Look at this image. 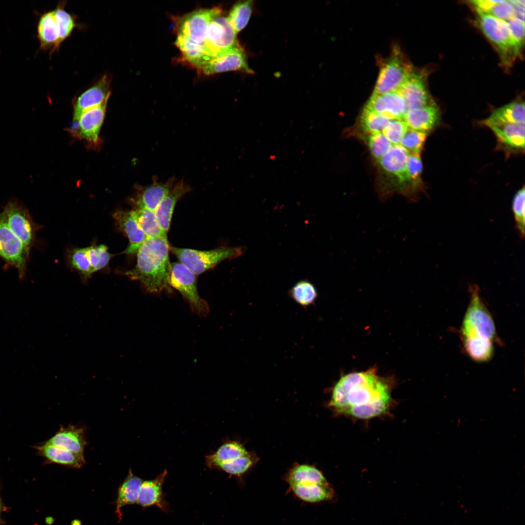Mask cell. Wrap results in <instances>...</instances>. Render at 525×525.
Returning <instances> with one entry per match:
<instances>
[{"label": "cell", "instance_id": "obj_29", "mask_svg": "<svg viewBox=\"0 0 525 525\" xmlns=\"http://www.w3.org/2000/svg\"><path fill=\"white\" fill-rule=\"evenodd\" d=\"M175 45L180 51L184 60L198 68L212 59L203 42L195 43L177 35Z\"/></svg>", "mask_w": 525, "mask_h": 525}, {"label": "cell", "instance_id": "obj_47", "mask_svg": "<svg viewBox=\"0 0 525 525\" xmlns=\"http://www.w3.org/2000/svg\"><path fill=\"white\" fill-rule=\"evenodd\" d=\"M407 168L410 180L417 181L420 179L422 172V164L419 155H410Z\"/></svg>", "mask_w": 525, "mask_h": 525}, {"label": "cell", "instance_id": "obj_21", "mask_svg": "<svg viewBox=\"0 0 525 525\" xmlns=\"http://www.w3.org/2000/svg\"><path fill=\"white\" fill-rule=\"evenodd\" d=\"M440 112L435 103L406 111L403 121L409 128L427 133L438 123Z\"/></svg>", "mask_w": 525, "mask_h": 525}, {"label": "cell", "instance_id": "obj_9", "mask_svg": "<svg viewBox=\"0 0 525 525\" xmlns=\"http://www.w3.org/2000/svg\"><path fill=\"white\" fill-rule=\"evenodd\" d=\"M1 212L11 231L31 250L35 242L37 228L26 206L17 198L12 197Z\"/></svg>", "mask_w": 525, "mask_h": 525}, {"label": "cell", "instance_id": "obj_27", "mask_svg": "<svg viewBox=\"0 0 525 525\" xmlns=\"http://www.w3.org/2000/svg\"><path fill=\"white\" fill-rule=\"evenodd\" d=\"M140 478L133 474L131 470L124 480L120 484L115 501V513L121 521V509L124 506L137 504L139 490L142 483Z\"/></svg>", "mask_w": 525, "mask_h": 525}, {"label": "cell", "instance_id": "obj_22", "mask_svg": "<svg viewBox=\"0 0 525 525\" xmlns=\"http://www.w3.org/2000/svg\"><path fill=\"white\" fill-rule=\"evenodd\" d=\"M165 470L156 478L142 482L137 504L143 508L156 506L162 510L168 509L167 503L163 497L162 485L167 475Z\"/></svg>", "mask_w": 525, "mask_h": 525}, {"label": "cell", "instance_id": "obj_36", "mask_svg": "<svg viewBox=\"0 0 525 525\" xmlns=\"http://www.w3.org/2000/svg\"><path fill=\"white\" fill-rule=\"evenodd\" d=\"M289 297L301 307L306 308L314 304L318 297L314 284L307 279L297 281L288 291Z\"/></svg>", "mask_w": 525, "mask_h": 525}, {"label": "cell", "instance_id": "obj_43", "mask_svg": "<svg viewBox=\"0 0 525 525\" xmlns=\"http://www.w3.org/2000/svg\"><path fill=\"white\" fill-rule=\"evenodd\" d=\"M368 145L372 155L378 160L393 145L382 132L369 134Z\"/></svg>", "mask_w": 525, "mask_h": 525}, {"label": "cell", "instance_id": "obj_12", "mask_svg": "<svg viewBox=\"0 0 525 525\" xmlns=\"http://www.w3.org/2000/svg\"><path fill=\"white\" fill-rule=\"evenodd\" d=\"M237 34L227 17L221 15L210 23L203 43L212 60L222 52L239 44Z\"/></svg>", "mask_w": 525, "mask_h": 525}, {"label": "cell", "instance_id": "obj_38", "mask_svg": "<svg viewBox=\"0 0 525 525\" xmlns=\"http://www.w3.org/2000/svg\"><path fill=\"white\" fill-rule=\"evenodd\" d=\"M391 120L392 119L385 115L365 107L363 109L360 117L362 128L368 134L382 132Z\"/></svg>", "mask_w": 525, "mask_h": 525}, {"label": "cell", "instance_id": "obj_3", "mask_svg": "<svg viewBox=\"0 0 525 525\" xmlns=\"http://www.w3.org/2000/svg\"><path fill=\"white\" fill-rule=\"evenodd\" d=\"M286 480L296 496L306 502L328 500L333 495L322 473L311 465L295 466L288 472Z\"/></svg>", "mask_w": 525, "mask_h": 525}, {"label": "cell", "instance_id": "obj_8", "mask_svg": "<svg viewBox=\"0 0 525 525\" xmlns=\"http://www.w3.org/2000/svg\"><path fill=\"white\" fill-rule=\"evenodd\" d=\"M413 69L400 50L395 47L381 67L373 93L398 90Z\"/></svg>", "mask_w": 525, "mask_h": 525}, {"label": "cell", "instance_id": "obj_33", "mask_svg": "<svg viewBox=\"0 0 525 525\" xmlns=\"http://www.w3.org/2000/svg\"><path fill=\"white\" fill-rule=\"evenodd\" d=\"M245 447L237 441L226 443L212 455L208 456L207 461L210 467H216L218 465L233 461L247 455Z\"/></svg>", "mask_w": 525, "mask_h": 525}, {"label": "cell", "instance_id": "obj_39", "mask_svg": "<svg viewBox=\"0 0 525 525\" xmlns=\"http://www.w3.org/2000/svg\"><path fill=\"white\" fill-rule=\"evenodd\" d=\"M256 460V456L249 452L245 456L231 461L220 464L216 467L229 474L240 476L247 472Z\"/></svg>", "mask_w": 525, "mask_h": 525}, {"label": "cell", "instance_id": "obj_34", "mask_svg": "<svg viewBox=\"0 0 525 525\" xmlns=\"http://www.w3.org/2000/svg\"><path fill=\"white\" fill-rule=\"evenodd\" d=\"M468 355L477 362L489 361L494 353V342L487 340L469 338L461 339Z\"/></svg>", "mask_w": 525, "mask_h": 525}, {"label": "cell", "instance_id": "obj_50", "mask_svg": "<svg viewBox=\"0 0 525 525\" xmlns=\"http://www.w3.org/2000/svg\"><path fill=\"white\" fill-rule=\"evenodd\" d=\"M2 509H3V508H2V503H1V499H0V524L2 522V521L1 518V511L2 510Z\"/></svg>", "mask_w": 525, "mask_h": 525}, {"label": "cell", "instance_id": "obj_46", "mask_svg": "<svg viewBox=\"0 0 525 525\" xmlns=\"http://www.w3.org/2000/svg\"><path fill=\"white\" fill-rule=\"evenodd\" d=\"M507 22L512 37L519 49L522 51L525 40V21L513 17Z\"/></svg>", "mask_w": 525, "mask_h": 525}, {"label": "cell", "instance_id": "obj_4", "mask_svg": "<svg viewBox=\"0 0 525 525\" xmlns=\"http://www.w3.org/2000/svg\"><path fill=\"white\" fill-rule=\"evenodd\" d=\"M469 304L460 330L461 339L475 338L499 342L493 318L481 298L479 288H470Z\"/></svg>", "mask_w": 525, "mask_h": 525}, {"label": "cell", "instance_id": "obj_13", "mask_svg": "<svg viewBox=\"0 0 525 525\" xmlns=\"http://www.w3.org/2000/svg\"><path fill=\"white\" fill-rule=\"evenodd\" d=\"M111 76L104 74L92 85L75 97L73 101V121L77 122L87 111L108 100L111 95Z\"/></svg>", "mask_w": 525, "mask_h": 525}, {"label": "cell", "instance_id": "obj_7", "mask_svg": "<svg viewBox=\"0 0 525 525\" xmlns=\"http://www.w3.org/2000/svg\"><path fill=\"white\" fill-rule=\"evenodd\" d=\"M169 284L181 293L195 314L201 316L208 315L209 306L199 295L196 275L180 262L171 264Z\"/></svg>", "mask_w": 525, "mask_h": 525}, {"label": "cell", "instance_id": "obj_40", "mask_svg": "<svg viewBox=\"0 0 525 525\" xmlns=\"http://www.w3.org/2000/svg\"><path fill=\"white\" fill-rule=\"evenodd\" d=\"M427 133L408 128L400 145L410 155H420Z\"/></svg>", "mask_w": 525, "mask_h": 525}, {"label": "cell", "instance_id": "obj_6", "mask_svg": "<svg viewBox=\"0 0 525 525\" xmlns=\"http://www.w3.org/2000/svg\"><path fill=\"white\" fill-rule=\"evenodd\" d=\"M476 11L482 31L497 51L502 63L509 66L521 51L512 36L507 22Z\"/></svg>", "mask_w": 525, "mask_h": 525}, {"label": "cell", "instance_id": "obj_26", "mask_svg": "<svg viewBox=\"0 0 525 525\" xmlns=\"http://www.w3.org/2000/svg\"><path fill=\"white\" fill-rule=\"evenodd\" d=\"M39 454L50 463L70 468L79 469L85 463L83 455L76 454L63 448L45 443L36 447Z\"/></svg>", "mask_w": 525, "mask_h": 525}, {"label": "cell", "instance_id": "obj_37", "mask_svg": "<svg viewBox=\"0 0 525 525\" xmlns=\"http://www.w3.org/2000/svg\"><path fill=\"white\" fill-rule=\"evenodd\" d=\"M253 1H240L235 3L227 17L237 34L248 23L252 11Z\"/></svg>", "mask_w": 525, "mask_h": 525}, {"label": "cell", "instance_id": "obj_35", "mask_svg": "<svg viewBox=\"0 0 525 525\" xmlns=\"http://www.w3.org/2000/svg\"><path fill=\"white\" fill-rule=\"evenodd\" d=\"M66 4V1H60L54 9L58 30L60 47L62 43L71 35L75 28L82 27L81 25L77 22L76 17L65 10Z\"/></svg>", "mask_w": 525, "mask_h": 525}, {"label": "cell", "instance_id": "obj_25", "mask_svg": "<svg viewBox=\"0 0 525 525\" xmlns=\"http://www.w3.org/2000/svg\"><path fill=\"white\" fill-rule=\"evenodd\" d=\"M46 443L80 455H83L86 445L83 429L72 425L62 427Z\"/></svg>", "mask_w": 525, "mask_h": 525}, {"label": "cell", "instance_id": "obj_18", "mask_svg": "<svg viewBox=\"0 0 525 525\" xmlns=\"http://www.w3.org/2000/svg\"><path fill=\"white\" fill-rule=\"evenodd\" d=\"M108 101L87 111L81 115L77 122L78 124L75 131L78 137L90 143H96L98 141Z\"/></svg>", "mask_w": 525, "mask_h": 525}, {"label": "cell", "instance_id": "obj_11", "mask_svg": "<svg viewBox=\"0 0 525 525\" xmlns=\"http://www.w3.org/2000/svg\"><path fill=\"white\" fill-rule=\"evenodd\" d=\"M222 13L220 8L200 9L177 19V35L197 43H203L210 22Z\"/></svg>", "mask_w": 525, "mask_h": 525}, {"label": "cell", "instance_id": "obj_45", "mask_svg": "<svg viewBox=\"0 0 525 525\" xmlns=\"http://www.w3.org/2000/svg\"><path fill=\"white\" fill-rule=\"evenodd\" d=\"M70 263L74 268L86 276H89L92 273L87 247L74 249L70 256Z\"/></svg>", "mask_w": 525, "mask_h": 525}, {"label": "cell", "instance_id": "obj_14", "mask_svg": "<svg viewBox=\"0 0 525 525\" xmlns=\"http://www.w3.org/2000/svg\"><path fill=\"white\" fill-rule=\"evenodd\" d=\"M199 69L206 75L235 70L253 72L247 64L245 51L239 44L220 53Z\"/></svg>", "mask_w": 525, "mask_h": 525}, {"label": "cell", "instance_id": "obj_41", "mask_svg": "<svg viewBox=\"0 0 525 525\" xmlns=\"http://www.w3.org/2000/svg\"><path fill=\"white\" fill-rule=\"evenodd\" d=\"M87 248L92 273L105 267L112 256L108 252L107 246L104 245H92Z\"/></svg>", "mask_w": 525, "mask_h": 525}, {"label": "cell", "instance_id": "obj_49", "mask_svg": "<svg viewBox=\"0 0 525 525\" xmlns=\"http://www.w3.org/2000/svg\"><path fill=\"white\" fill-rule=\"evenodd\" d=\"M82 523L81 521L79 520H74L72 521L71 525H81Z\"/></svg>", "mask_w": 525, "mask_h": 525}, {"label": "cell", "instance_id": "obj_28", "mask_svg": "<svg viewBox=\"0 0 525 525\" xmlns=\"http://www.w3.org/2000/svg\"><path fill=\"white\" fill-rule=\"evenodd\" d=\"M505 123H525L524 102H512L498 108L484 121L487 126Z\"/></svg>", "mask_w": 525, "mask_h": 525}, {"label": "cell", "instance_id": "obj_16", "mask_svg": "<svg viewBox=\"0 0 525 525\" xmlns=\"http://www.w3.org/2000/svg\"><path fill=\"white\" fill-rule=\"evenodd\" d=\"M365 107L385 115L392 120H403L407 107L398 90L382 94L373 93Z\"/></svg>", "mask_w": 525, "mask_h": 525}, {"label": "cell", "instance_id": "obj_20", "mask_svg": "<svg viewBox=\"0 0 525 525\" xmlns=\"http://www.w3.org/2000/svg\"><path fill=\"white\" fill-rule=\"evenodd\" d=\"M410 154L401 145H393L379 162L382 168L402 183L410 181L407 164Z\"/></svg>", "mask_w": 525, "mask_h": 525}, {"label": "cell", "instance_id": "obj_32", "mask_svg": "<svg viewBox=\"0 0 525 525\" xmlns=\"http://www.w3.org/2000/svg\"><path fill=\"white\" fill-rule=\"evenodd\" d=\"M138 223L148 238H167V233L161 228L154 211L142 207L134 210Z\"/></svg>", "mask_w": 525, "mask_h": 525}, {"label": "cell", "instance_id": "obj_2", "mask_svg": "<svg viewBox=\"0 0 525 525\" xmlns=\"http://www.w3.org/2000/svg\"><path fill=\"white\" fill-rule=\"evenodd\" d=\"M169 250L167 238H147L137 253L135 267L125 274L132 280H139L150 293L171 292Z\"/></svg>", "mask_w": 525, "mask_h": 525}, {"label": "cell", "instance_id": "obj_48", "mask_svg": "<svg viewBox=\"0 0 525 525\" xmlns=\"http://www.w3.org/2000/svg\"><path fill=\"white\" fill-rule=\"evenodd\" d=\"M513 6L514 17L525 21V4L524 0H509Z\"/></svg>", "mask_w": 525, "mask_h": 525}, {"label": "cell", "instance_id": "obj_10", "mask_svg": "<svg viewBox=\"0 0 525 525\" xmlns=\"http://www.w3.org/2000/svg\"><path fill=\"white\" fill-rule=\"evenodd\" d=\"M31 250L11 231L0 212V258L17 269L19 278L26 276Z\"/></svg>", "mask_w": 525, "mask_h": 525}, {"label": "cell", "instance_id": "obj_42", "mask_svg": "<svg viewBox=\"0 0 525 525\" xmlns=\"http://www.w3.org/2000/svg\"><path fill=\"white\" fill-rule=\"evenodd\" d=\"M525 188L518 190L515 194L512 203V209L516 228L520 237L525 235Z\"/></svg>", "mask_w": 525, "mask_h": 525}, {"label": "cell", "instance_id": "obj_5", "mask_svg": "<svg viewBox=\"0 0 525 525\" xmlns=\"http://www.w3.org/2000/svg\"><path fill=\"white\" fill-rule=\"evenodd\" d=\"M169 249L180 263L197 275L215 267L225 260H231L242 256L246 248L244 246H222L211 250H200L169 245Z\"/></svg>", "mask_w": 525, "mask_h": 525}, {"label": "cell", "instance_id": "obj_31", "mask_svg": "<svg viewBox=\"0 0 525 525\" xmlns=\"http://www.w3.org/2000/svg\"><path fill=\"white\" fill-rule=\"evenodd\" d=\"M470 2L476 10L504 21L514 17V7L509 0H477Z\"/></svg>", "mask_w": 525, "mask_h": 525}, {"label": "cell", "instance_id": "obj_15", "mask_svg": "<svg viewBox=\"0 0 525 525\" xmlns=\"http://www.w3.org/2000/svg\"><path fill=\"white\" fill-rule=\"evenodd\" d=\"M398 91L404 100L407 111L434 103L428 91L425 73L422 71L413 69Z\"/></svg>", "mask_w": 525, "mask_h": 525}, {"label": "cell", "instance_id": "obj_17", "mask_svg": "<svg viewBox=\"0 0 525 525\" xmlns=\"http://www.w3.org/2000/svg\"><path fill=\"white\" fill-rule=\"evenodd\" d=\"M113 217L129 239V245L124 253H137L148 238L140 226L134 210H117L114 213Z\"/></svg>", "mask_w": 525, "mask_h": 525}, {"label": "cell", "instance_id": "obj_19", "mask_svg": "<svg viewBox=\"0 0 525 525\" xmlns=\"http://www.w3.org/2000/svg\"><path fill=\"white\" fill-rule=\"evenodd\" d=\"M191 190L190 186L184 181L176 182L169 193L159 204L155 212L158 223L167 233L175 206L179 200Z\"/></svg>", "mask_w": 525, "mask_h": 525}, {"label": "cell", "instance_id": "obj_30", "mask_svg": "<svg viewBox=\"0 0 525 525\" xmlns=\"http://www.w3.org/2000/svg\"><path fill=\"white\" fill-rule=\"evenodd\" d=\"M501 142L513 148L525 147V123H505L488 126Z\"/></svg>", "mask_w": 525, "mask_h": 525}, {"label": "cell", "instance_id": "obj_44", "mask_svg": "<svg viewBox=\"0 0 525 525\" xmlns=\"http://www.w3.org/2000/svg\"><path fill=\"white\" fill-rule=\"evenodd\" d=\"M408 128L403 120H392L383 129L382 133L393 145H400Z\"/></svg>", "mask_w": 525, "mask_h": 525}, {"label": "cell", "instance_id": "obj_23", "mask_svg": "<svg viewBox=\"0 0 525 525\" xmlns=\"http://www.w3.org/2000/svg\"><path fill=\"white\" fill-rule=\"evenodd\" d=\"M37 37L40 43V50L50 51L52 55L58 51L59 35L54 10L42 14L37 28Z\"/></svg>", "mask_w": 525, "mask_h": 525}, {"label": "cell", "instance_id": "obj_24", "mask_svg": "<svg viewBox=\"0 0 525 525\" xmlns=\"http://www.w3.org/2000/svg\"><path fill=\"white\" fill-rule=\"evenodd\" d=\"M153 179L152 184L140 190L136 203L137 207H144L155 211L176 183V179L173 177L165 182H159L156 177Z\"/></svg>", "mask_w": 525, "mask_h": 525}, {"label": "cell", "instance_id": "obj_1", "mask_svg": "<svg viewBox=\"0 0 525 525\" xmlns=\"http://www.w3.org/2000/svg\"><path fill=\"white\" fill-rule=\"evenodd\" d=\"M391 400L386 382L368 370L342 377L333 388L329 405L338 413L368 419L386 412Z\"/></svg>", "mask_w": 525, "mask_h": 525}]
</instances>
